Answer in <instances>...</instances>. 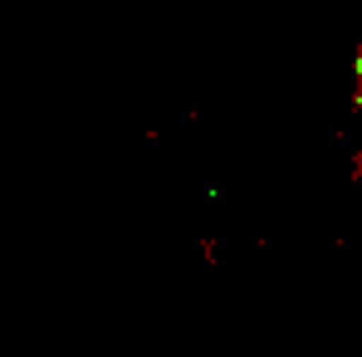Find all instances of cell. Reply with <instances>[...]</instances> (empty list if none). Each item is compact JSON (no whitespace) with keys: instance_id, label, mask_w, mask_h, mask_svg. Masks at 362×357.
<instances>
[{"instance_id":"obj_1","label":"cell","mask_w":362,"mask_h":357,"mask_svg":"<svg viewBox=\"0 0 362 357\" xmlns=\"http://www.w3.org/2000/svg\"><path fill=\"white\" fill-rule=\"evenodd\" d=\"M358 108H362V49H358Z\"/></svg>"}]
</instances>
